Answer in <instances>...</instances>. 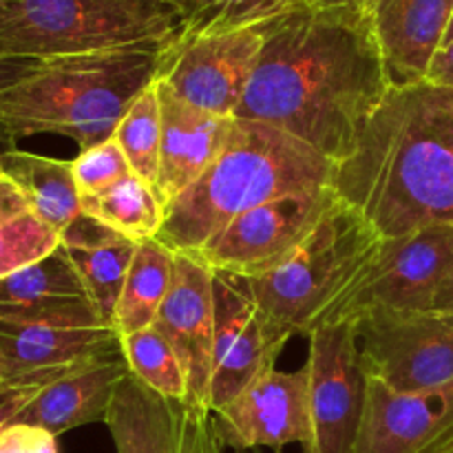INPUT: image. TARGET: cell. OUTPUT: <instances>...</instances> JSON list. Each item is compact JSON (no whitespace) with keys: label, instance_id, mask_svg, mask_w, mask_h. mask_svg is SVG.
<instances>
[{"label":"cell","instance_id":"obj_9","mask_svg":"<svg viewBox=\"0 0 453 453\" xmlns=\"http://www.w3.org/2000/svg\"><path fill=\"white\" fill-rule=\"evenodd\" d=\"M310 441L303 453H357L367 407V374L354 321L317 327L308 336Z\"/></svg>","mask_w":453,"mask_h":453},{"label":"cell","instance_id":"obj_25","mask_svg":"<svg viewBox=\"0 0 453 453\" xmlns=\"http://www.w3.org/2000/svg\"><path fill=\"white\" fill-rule=\"evenodd\" d=\"M181 13L180 38L228 34L273 20L296 0H171Z\"/></svg>","mask_w":453,"mask_h":453},{"label":"cell","instance_id":"obj_1","mask_svg":"<svg viewBox=\"0 0 453 453\" xmlns=\"http://www.w3.org/2000/svg\"><path fill=\"white\" fill-rule=\"evenodd\" d=\"M261 27L264 44L234 118L290 133L341 164L394 87L370 9L296 0Z\"/></svg>","mask_w":453,"mask_h":453},{"label":"cell","instance_id":"obj_35","mask_svg":"<svg viewBox=\"0 0 453 453\" xmlns=\"http://www.w3.org/2000/svg\"><path fill=\"white\" fill-rule=\"evenodd\" d=\"M35 60H0V88L9 87L16 82L18 78L27 73L34 66ZM9 149H16V140L7 133V128L0 124V153Z\"/></svg>","mask_w":453,"mask_h":453},{"label":"cell","instance_id":"obj_16","mask_svg":"<svg viewBox=\"0 0 453 453\" xmlns=\"http://www.w3.org/2000/svg\"><path fill=\"white\" fill-rule=\"evenodd\" d=\"M451 451L453 383L434 392L398 394L379 380H367L365 420L357 453Z\"/></svg>","mask_w":453,"mask_h":453},{"label":"cell","instance_id":"obj_27","mask_svg":"<svg viewBox=\"0 0 453 453\" xmlns=\"http://www.w3.org/2000/svg\"><path fill=\"white\" fill-rule=\"evenodd\" d=\"M113 137L122 146L133 175L155 186L159 168V146H162V102H159L157 84L153 82L133 100V104L119 119Z\"/></svg>","mask_w":453,"mask_h":453},{"label":"cell","instance_id":"obj_12","mask_svg":"<svg viewBox=\"0 0 453 453\" xmlns=\"http://www.w3.org/2000/svg\"><path fill=\"white\" fill-rule=\"evenodd\" d=\"M292 334L259 308L242 279L215 274V343L208 407L221 410L273 370Z\"/></svg>","mask_w":453,"mask_h":453},{"label":"cell","instance_id":"obj_37","mask_svg":"<svg viewBox=\"0 0 453 453\" xmlns=\"http://www.w3.org/2000/svg\"><path fill=\"white\" fill-rule=\"evenodd\" d=\"M434 310H442V312H453V270L449 277L445 279V283L438 290L436 301H434Z\"/></svg>","mask_w":453,"mask_h":453},{"label":"cell","instance_id":"obj_24","mask_svg":"<svg viewBox=\"0 0 453 453\" xmlns=\"http://www.w3.org/2000/svg\"><path fill=\"white\" fill-rule=\"evenodd\" d=\"M82 212L113 233L140 243L144 239H157L166 208L153 186L131 173L102 193L82 197Z\"/></svg>","mask_w":453,"mask_h":453},{"label":"cell","instance_id":"obj_13","mask_svg":"<svg viewBox=\"0 0 453 453\" xmlns=\"http://www.w3.org/2000/svg\"><path fill=\"white\" fill-rule=\"evenodd\" d=\"M106 429L118 453H221L211 407L166 398L128 372L115 388Z\"/></svg>","mask_w":453,"mask_h":453},{"label":"cell","instance_id":"obj_29","mask_svg":"<svg viewBox=\"0 0 453 453\" xmlns=\"http://www.w3.org/2000/svg\"><path fill=\"white\" fill-rule=\"evenodd\" d=\"M60 248V233L34 212L0 226V279L44 259Z\"/></svg>","mask_w":453,"mask_h":453},{"label":"cell","instance_id":"obj_21","mask_svg":"<svg viewBox=\"0 0 453 453\" xmlns=\"http://www.w3.org/2000/svg\"><path fill=\"white\" fill-rule=\"evenodd\" d=\"M60 248L73 264L91 303L113 327V314L135 257L137 242L113 233L82 212L69 228L62 230Z\"/></svg>","mask_w":453,"mask_h":453},{"label":"cell","instance_id":"obj_8","mask_svg":"<svg viewBox=\"0 0 453 453\" xmlns=\"http://www.w3.org/2000/svg\"><path fill=\"white\" fill-rule=\"evenodd\" d=\"M334 186L290 193L226 224L193 257L215 274L255 279L286 264L336 203Z\"/></svg>","mask_w":453,"mask_h":453},{"label":"cell","instance_id":"obj_38","mask_svg":"<svg viewBox=\"0 0 453 453\" xmlns=\"http://www.w3.org/2000/svg\"><path fill=\"white\" fill-rule=\"evenodd\" d=\"M303 3L317 4V7H354V9H370L374 0H303Z\"/></svg>","mask_w":453,"mask_h":453},{"label":"cell","instance_id":"obj_36","mask_svg":"<svg viewBox=\"0 0 453 453\" xmlns=\"http://www.w3.org/2000/svg\"><path fill=\"white\" fill-rule=\"evenodd\" d=\"M425 80H427V82L438 84V87L453 88V40L436 53V58H434L432 66H429V73Z\"/></svg>","mask_w":453,"mask_h":453},{"label":"cell","instance_id":"obj_11","mask_svg":"<svg viewBox=\"0 0 453 453\" xmlns=\"http://www.w3.org/2000/svg\"><path fill=\"white\" fill-rule=\"evenodd\" d=\"M453 270V226H429L405 237L385 239L379 259L365 274L336 321H354L372 310L425 312Z\"/></svg>","mask_w":453,"mask_h":453},{"label":"cell","instance_id":"obj_28","mask_svg":"<svg viewBox=\"0 0 453 453\" xmlns=\"http://www.w3.org/2000/svg\"><path fill=\"white\" fill-rule=\"evenodd\" d=\"M87 296L73 264L62 248L44 259L0 279V303H35L47 299Z\"/></svg>","mask_w":453,"mask_h":453},{"label":"cell","instance_id":"obj_20","mask_svg":"<svg viewBox=\"0 0 453 453\" xmlns=\"http://www.w3.org/2000/svg\"><path fill=\"white\" fill-rule=\"evenodd\" d=\"M127 374L122 357L75 367L47 385L13 423L47 429L56 438L84 425L104 423L115 388Z\"/></svg>","mask_w":453,"mask_h":453},{"label":"cell","instance_id":"obj_7","mask_svg":"<svg viewBox=\"0 0 453 453\" xmlns=\"http://www.w3.org/2000/svg\"><path fill=\"white\" fill-rule=\"evenodd\" d=\"M365 374L398 394L453 383V312L372 310L354 319Z\"/></svg>","mask_w":453,"mask_h":453},{"label":"cell","instance_id":"obj_2","mask_svg":"<svg viewBox=\"0 0 453 453\" xmlns=\"http://www.w3.org/2000/svg\"><path fill=\"white\" fill-rule=\"evenodd\" d=\"M332 186L383 239L453 226V88L394 84Z\"/></svg>","mask_w":453,"mask_h":453},{"label":"cell","instance_id":"obj_23","mask_svg":"<svg viewBox=\"0 0 453 453\" xmlns=\"http://www.w3.org/2000/svg\"><path fill=\"white\" fill-rule=\"evenodd\" d=\"M173 268L175 252L168 250L157 239H144L137 243L127 283L113 314V330L118 336L135 334L155 326V319L171 290Z\"/></svg>","mask_w":453,"mask_h":453},{"label":"cell","instance_id":"obj_19","mask_svg":"<svg viewBox=\"0 0 453 453\" xmlns=\"http://www.w3.org/2000/svg\"><path fill=\"white\" fill-rule=\"evenodd\" d=\"M122 357L113 327H51L0 323V380L40 372H71Z\"/></svg>","mask_w":453,"mask_h":453},{"label":"cell","instance_id":"obj_5","mask_svg":"<svg viewBox=\"0 0 453 453\" xmlns=\"http://www.w3.org/2000/svg\"><path fill=\"white\" fill-rule=\"evenodd\" d=\"M379 230L336 199L314 233L279 268L242 279L259 308L292 336L334 323L383 250Z\"/></svg>","mask_w":453,"mask_h":453},{"label":"cell","instance_id":"obj_33","mask_svg":"<svg viewBox=\"0 0 453 453\" xmlns=\"http://www.w3.org/2000/svg\"><path fill=\"white\" fill-rule=\"evenodd\" d=\"M0 453H60L58 441L47 429L12 423L0 432Z\"/></svg>","mask_w":453,"mask_h":453},{"label":"cell","instance_id":"obj_34","mask_svg":"<svg viewBox=\"0 0 453 453\" xmlns=\"http://www.w3.org/2000/svg\"><path fill=\"white\" fill-rule=\"evenodd\" d=\"M25 212H31L27 197L9 177L0 173V226L9 224V221L25 215Z\"/></svg>","mask_w":453,"mask_h":453},{"label":"cell","instance_id":"obj_10","mask_svg":"<svg viewBox=\"0 0 453 453\" xmlns=\"http://www.w3.org/2000/svg\"><path fill=\"white\" fill-rule=\"evenodd\" d=\"M264 44V27L175 38L159 53L155 82L188 104L234 118Z\"/></svg>","mask_w":453,"mask_h":453},{"label":"cell","instance_id":"obj_3","mask_svg":"<svg viewBox=\"0 0 453 453\" xmlns=\"http://www.w3.org/2000/svg\"><path fill=\"white\" fill-rule=\"evenodd\" d=\"M334 175L332 159L290 133L234 118L215 162L166 206L157 242L175 255H193L242 212L283 195L327 188Z\"/></svg>","mask_w":453,"mask_h":453},{"label":"cell","instance_id":"obj_31","mask_svg":"<svg viewBox=\"0 0 453 453\" xmlns=\"http://www.w3.org/2000/svg\"><path fill=\"white\" fill-rule=\"evenodd\" d=\"M71 166H73L80 197L102 193L133 173L131 164L115 137H109L106 142H100L87 150H80L78 157L71 159Z\"/></svg>","mask_w":453,"mask_h":453},{"label":"cell","instance_id":"obj_4","mask_svg":"<svg viewBox=\"0 0 453 453\" xmlns=\"http://www.w3.org/2000/svg\"><path fill=\"white\" fill-rule=\"evenodd\" d=\"M166 44L35 60L22 78L0 88V124L13 140L58 133L75 140L80 150L106 142L133 100L155 82Z\"/></svg>","mask_w":453,"mask_h":453},{"label":"cell","instance_id":"obj_14","mask_svg":"<svg viewBox=\"0 0 453 453\" xmlns=\"http://www.w3.org/2000/svg\"><path fill=\"white\" fill-rule=\"evenodd\" d=\"M212 416L221 445L230 449L281 453L290 445L305 447L310 441L308 367L292 372L273 367Z\"/></svg>","mask_w":453,"mask_h":453},{"label":"cell","instance_id":"obj_32","mask_svg":"<svg viewBox=\"0 0 453 453\" xmlns=\"http://www.w3.org/2000/svg\"><path fill=\"white\" fill-rule=\"evenodd\" d=\"M69 372H40L16 380H0V432L13 423L47 385Z\"/></svg>","mask_w":453,"mask_h":453},{"label":"cell","instance_id":"obj_30","mask_svg":"<svg viewBox=\"0 0 453 453\" xmlns=\"http://www.w3.org/2000/svg\"><path fill=\"white\" fill-rule=\"evenodd\" d=\"M0 323L51 327H111L91 299H47L35 303H0Z\"/></svg>","mask_w":453,"mask_h":453},{"label":"cell","instance_id":"obj_6","mask_svg":"<svg viewBox=\"0 0 453 453\" xmlns=\"http://www.w3.org/2000/svg\"><path fill=\"white\" fill-rule=\"evenodd\" d=\"M180 27L171 0H0V60L166 44Z\"/></svg>","mask_w":453,"mask_h":453},{"label":"cell","instance_id":"obj_39","mask_svg":"<svg viewBox=\"0 0 453 453\" xmlns=\"http://www.w3.org/2000/svg\"><path fill=\"white\" fill-rule=\"evenodd\" d=\"M453 40V16H451V22H449V29H447V35H445V42H442V47H445V44H449Z\"/></svg>","mask_w":453,"mask_h":453},{"label":"cell","instance_id":"obj_17","mask_svg":"<svg viewBox=\"0 0 453 453\" xmlns=\"http://www.w3.org/2000/svg\"><path fill=\"white\" fill-rule=\"evenodd\" d=\"M155 84L162 102V146L153 190L166 208L215 162L228 140L234 118L197 109L164 84Z\"/></svg>","mask_w":453,"mask_h":453},{"label":"cell","instance_id":"obj_26","mask_svg":"<svg viewBox=\"0 0 453 453\" xmlns=\"http://www.w3.org/2000/svg\"><path fill=\"white\" fill-rule=\"evenodd\" d=\"M119 352L128 372L153 392L166 398L188 401V379L180 357L157 327L119 336Z\"/></svg>","mask_w":453,"mask_h":453},{"label":"cell","instance_id":"obj_40","mask_svg":"<svg viewBox=\"0 0 453 453\" xmlns=\"http://www.w3.org/2000/svg\"><path fill=\"white\" fill-rule=\"evenodd\" d=\"M451 453H453V451H451Z\"/></svg>","mask_w":453,"mask_h":453},{"label":"cell","instance_id":"obj_18","mask_svg":"<svg viewBox=\"0 0 453 453\" xmlns=\"http://www.w3.org/2000/svg\"><path fill=\"white\" fill-rule=\"evenodd\" d=\"M370 16L394 84L423 82L445 42L453 0H374Z\"/></svg>","mask_w":453,"mask_h":453},{"label":"cell","instance_id":"obj_22","mask_svg":"<svg viewBox=\"0 0 453 453\" xmlns=\"http://www.w3.org/2000/svg\"><path fill=\"white\" fill-rule=\"evenodd\" d=\"M0 173L22 190L31 212L60 234L82 215V197L69 159L9 149L0 153Z\"/></svg>","mask_w":453,"mask_h":453},{"label":"cell","instance_id":"obj_15","mask_svg":"<svg viewBox=\"0 0 453 453\" xmlns=\"http://www.w3.org/2000/svg\"><path fill=\"white\" fill-rule=\"evenodd\" d=\"M188 379V401L208 407L215 343V273L193 255H175L173 283L155 319Z\"/></svg>","mask_w":453,"mask_h":453}]
</instances>
